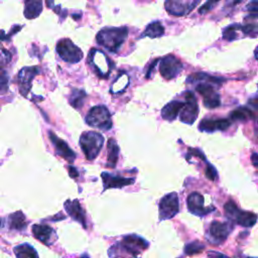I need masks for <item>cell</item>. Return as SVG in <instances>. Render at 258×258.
Segmentation results:
<instances>
[{
  "label": "cell",
  "instance_id": "obj_20",
  "mask_svg": "<svg viewBox=\"0 0 258 258\" xmlns=\"http://www.w3.org/2000/svg\"><path fill=\"white\" fill-rule=\"evenodd\" d=\"M65 209H66L67 213L69 214V216L72 219H74L75 221H77L80 224H82V226L84 228L87 227L86 215H85V212H84L83 208L81 207V205H80L78 200H74V201L68 200L65 203Z\"/></svg>",
  "mask_w": 258,
  "mask_h": 258
},
{
  "label": "cell",
  "instance_id": "obj_28",
  "mask_svg": "<svg viewBox=\"0 0 258 258\" xmlns=\"http://www.w3.org/2000/svg\"><path fill=\"white\" fill-rule=\"evenodd\" d=\"M87 98V94L83 91V90H77L74 89L72 91V94L70 96V103L71 105L76 108V109H80L83 107L84 105V101Z\"/></svg>",
  "mask_w": 258,
  "mask_h": 258
},
{
  "label": "cell",
  "instance_id": "obj_25",
  "mask_svg": "<svg viewBox=\"0 0 258 258\" xmlns=\"http://www.w3.org/2000/svg\"><path fill=\"white\" fill-rule=\"evenodd\" d=\"M43 11L42 2H27L25 9V16L29 20L37 19Z\"/></svg>",
  "mask_w": 258,
  "mask_h": 258
},
{
  "label": "cell",
  "instance_id": "obj_40",
  "mask_svg": "<svg viewBox=\"0 0 258 258\" xmlns=\"http://www.w3.org/2000/svg\"><path fill=\"white\" fill-rule=\"evenodd\" d=\"M81 258H89V257H87V256H84V257H81Z\"/></svg>",
  "mask_w": 258,
  "mask_h": 258
},
{
  "label": "cell",
  "instance_id": "obj_27",
  "mask_svg": "<svg viewBox=\"0 0 258 258\" xmlns=\"http://www.w3.org/2000/svg\"><path fill=\"white\" fill-rule=\"evenodd\" d=\"M232 120H238V121H244L248 119H255V114L251 109L247 107H241L231 112L230 114Z\"/></svg>",
  "mask_w": 258,
  "mask_h": 258
},
{
  "label": "cell",
  "instance_id": "obj_15",
  "mask_svg": "<svg viewBox=\"0 0 258 258\" xmlns=\"http://www.w3.org/2000/svg\"><path fill=\"white\" fill-rule=\"evenodd\" d=\"M49 137H50V140L55 147L57 155L62 157L64 160H66L69 163H74L75 160H76V154L69 148L67 143L62 141L60 138H58L52 132L49 133Z\"/></svg>",
  "mask_w": 258,
  "mask_h": 258
},
{
  "label": "cell",
  "instance_id": "obj_38",
  "mask_svg": "<svg viewBox=\"0 0 258 258\" xmlns=\"http://www.w3.org/2000/svg\"><path fill=\"white\" fill-rule=\"evenodd\" d=\"M252 162H253L254 167L256 168L257 167V154L256 153H253V155H252Z\"/></svg>",
  "mask_w": 258,
  "mask_h": 258
},
{
  "label": "cell",
  "instance_id": "obj_37",
  "mask_svg": "<svg viewBox=\"0 0 258 258\" xmlns=\"http://www.w3.org/2000/svg\"><path fill=\"white\" fill-rule=\"evenodd\" d=\"M69 174H70L71 178H74V179L78 178V176H79L77 170L75 168H73V167H69Z\"/></svg>",
  "mask_w": 258,
  "mask_h": 258
},
{
  "label": "cell",
  "instance_id": "obj_5",
  "mask_svg": "<svg viewBox=\"0 0 258 258\" xmlns=\"http://www.w3.org/2000/svg\"><path fill=\"white\" fill-rule=\"evenodd\" d=\"M88 63L98 77L102 79H107L114 67L111 60L101 51L92 49L89 53Z\"/></svg>",
  "mask_w": 258,
  "mask_h": 258
},
{
  "label": "cell",
  "instance_id": "obj_26",
  "mask_svg": "<svg viewBox=\"0 0 258 258\" xmlns=\"http://www.w3.org/2000/svg\"><path fill=\"white\" fill-rule=\"evenodd\" d=\"M10 227L14 230H24L27 228V220L23 212H17L10 216Z\"/></svg>",
  "mask_w": 258,
  "mask_h": 258
},
{
  "label": "cell",
  "instance_id": "obj_24",
  "mask_svg": "<svg viewBox=\"0 0 258 258\" xmlns=\"http://www.w3.org/2000/svg\"><path fill=\"white\" fill-rule=\"evenodd\" d=\"M15 253L18 258H39L36 249L28 243L17 246L15 248Z\"/></svg>",
  "mask_w": 258,
  "mask_h": 258
},
{
  "label": "cell",
  "instance_id": "obj_35",
  "mask_svg": "<svg viewBox=\"0 0 258 258\" xmlns=\"http://www.w3.org/2000/svg\"><path fill=\"white\" fill-rule=\"evenodd\" d=\"M247 11L250 12V15L253 13V14H257L258 12V5H257V2H252L251 4L248 5L247 7Z\"/></svg>",
  "mask_w": 258,
  "mask_h": 258
},
{
  "label": "cell",
  "instance_id": "obj_7",
  "mask_svg": "<svg viewBox=\"0 0 258 258\" xmlns=\"http://www.w3.org/2000/svg\"><path fill=\"white\" fill-rule=\"evenodd\" d=\"M57 53L67 63L77 64L83 58V52L71 40L63 39L57 44Z\"/></svg>",
  "mask_w": 258,
  "mask_h": 258
},
{
  "label": "cell",
  "instance_id": "obj_12",
  "mask_svg": "<svg viewBox=\"0 0 258 258\" xmlns=\"http://www.w3.org/2000/svg\"><path fill=\"white\" fill-rule=\"evenodd\" d=\"M196 90L204 97V105L207 108L214 109L221 105V98L216 89L209 83H201Z\"/></svg>",
  "mask_w": 258,
  "mask_h": 258
},
{
  "label": "cell",
  "instance_id": "obj_8",
  "mask_svg": "<svg viewBox=\"0 0 258 258\" xmlns=\"http://www.w3.org/2000/svg\"><path fill=\"white\" fill-rule=\"evenodd\" d=\"M233 229V225L229 222H219L214 221L211 223L207 233V240L215 245H219L223 243Z\"/></svg>",
  "mask_w": 258,
  "mask_h": 258
},
{
  "label": "cell",
  "instance_id": "obj_22",
  "mask_svg": "<svg viewBox=\"0 0 258 258\" xmlns=\"http://www.w3.org/2000/svg\"><path fill=\"white\" fill-rule=\"evenodd\" d=\"M107 167L108 168H115L116 164L118 162V157H119V147L116 143L115 140L110 139L107 144Z\"/></svg>",
  "mask_w": 258,
  "mask_h": 258
},
{
  "label": "cell",
  "instance_id": "obj_18",
  "mask_svg": "<svg viewBox=\"0 0 258 258\" xmlns=\"http://www.w3.org/2000/svg\"><path fill=\"white\" fill-rule=\"evenodd\" d=\"M39 74L37 67H26L19 74V83L21 92L24 96H27L32 87V81Z\"/></svg>",
  "mask_w": 258,
  "mask_h": 258
},
{
  "label": "cell",
  "instance_id": "obj_3",
  "mask_svg": "<svg viewBox=\"0 0 258 258\" xmlns=\"http://www.w3.org/2000/svg\"><path fill=\"white\" fill-rule=\"evenodd\" d=\"M104 145L102 135L95 132H86L80 138V147L88 161H94Z\"/></svg>",
  "mask_w": 258,
  "mask_h": 258
},
{
  "label": "cell",
  "instance_id": "obj_31",
  "mask_svg": "<svg viewBox=\"0 0 258 258\" xmlns=\"http://www.w3.org/2000/svg\"><path fill=\"white\" fill-rule=\"evenodd\" d=\"M204 249H205V246L202 243L195 241V242H192V243L186 245L185 252L187 255H195V254L201 253Z\"/></svg>",
  "mask_w": 258,
  "mask_h": 258
},
{
  "label": "cell",
  "instance_id": "obj_33",
  "mask_svg": "<svg viewBox=\"0 0 258 258\" xmlns=\"http://www.w3.org/2000/svg\"><path fill=\"white\" fill-rule=\"evenodd\" d=\"M206 177L211 180V181H215L217 176H218V173L216 171V169L212 166V165H208L207 168H206Z\"/></svg>",
  "mask_w": 258,
  "mask_h": 258
},
{
  "label": "cell",
  "instance_id": "obj_1",
  "mask_svg": "<svg viewBox=\"0 0 258 258\" xmlns=\"http://www.w3.org/2000/svg\"><path fill=\"white\" fill-rule=\"evenodd\" d=\"M149 245L147 240L138 235H127L112 245L108 254L110 258H141L142 253L149 248Z\"/></svg>",
  "mask_w": 258,
  "mask_h": 258
},
{
  "label": "cell",
  "instance_id": "obj_32",
  "mask_svg": "<svg viewBox=\"0 0 258 258\" xmlns=\"http://www.w3.org/2000/svg\"><path fill=\"white\" fill-rule=\"evenodd\" d=\"M9 88V75L6 70L0 67V92L7 91Z\"/></svg>",
  "mask_w": 258,
  "mask_h": 258
},
{
  "label": "cell",
  "instance_id": "obj_10",
  "mask_svg": "<svg viewBox=\"0 0 258 258\" xmlns=\"http://www.w3.org/2000/svg\"><path fill=\"white\" fill-rule=\"evenodd\" d=\"M186 102L180 112V120L187 124H193L199 115V106L195 95L192 92L185 94Z\"/></svg>",
  "mask_w": 258,
  "mask_h": 258
},
{
  "label": "cell",
  "instance_id": "obj_36",
  "mask_svg": "<svg viewBox=\"0 0 258 258\" xmlns=\"http://www.w3.org/2000/svg\"><path fill=\"white\" fill-rule=\"evenodd\" d=\"M208 256L210 258H230L229 256H226L225 254H222V253H219V252H216V251H210L208 253Z\"/></svg>",
  "mask_w": 258,
  "mask_h": 258
},
{
  "label": "cell",
  "instance_id": "obj_21",
  "mask_svg": "<svg viewBox=\"0 0 258 258\" xmlns=\"http://www.w3.org/2000/svg\"><path fill=\"white\" fill-rule=\"evenodd\" d=\"M184 106V102L182 101H172L168 103L163 109H162V117L169 121H174L177 119L178 115L180 114L182 108Z\"/></svg>",
  "mask_w": 258,
  "mask_h": 258
},
{
  "label": "cell",
  "instance_id": "obj_2",
  "mask_svg": "<svg viewBox=\"0 0 258 258\" xmlns=\"http://www.w3.org/2000/svg\"><path fill=\"white\" fill-rule=\"evenodd\" d=\"M127 36V28H105L98 33L96 41L99 46L105 48L109 52L116 53L124 44Z\"/></svg>",
  "mask_w": 258,
  "mask_h": 258
},
{
  "label": "cell",
  "instance_id": "obj_17",
  "mask_svg": "<svg viewBox=\"0 0 258 258\" xmlns=\"http://www.w3.org/2000/svg\"><path fill=\"white\" fill-rule=\"evenodd\" d=\"M231 126V121L228 119H215V118H205L201 121L199 125V129L201 132L205 133H214L217 131L223 132Z\"/></svg>",
  "mask_w": 258,
  "mask_h": 258
},
{
  "label": "cell",
  "instance_id": "obj_30",
  "mask_svg": "<svg viewBox=\"0 0 258 258\" xmlns=\"http://www.w3.org/2000/svg\"><path fill=\"white\" fill-rule=\"evenodd\" d=\"M242 33V26L239 24L232 25L224 30L223 33V39L229 42L235 41L238 39V34Z\"/></svg>",
  "mask_w": 258,
  "mask_h": 258
},
{
  "label": "cell",
  "instance_id": "obj_39",
  "mask_svg": "<svg viewBox=\"0 0 258 258\" xmlns=\"http://www.w3.org/2000/svg\"><path fill=\"white\" fill-rule=\"evenodd\" d=\"M7 37H6V34H5V32H3V31H0V40H5Z\"/></svg>",
  "mask_w": 258,
  "mask_h": 258
},
{
  "label": "cell",
  "instance_id": "obj_23",
  "mask_svg": "<svg viewBox=\"0 0 258 258\" xmlns=\"http://www.w3.org/2000/svg\"><path fill=\"white\" fill-rule=\"evenodd\" d=\"M165 35V28L160 22H154L148 26L144 34L142 35L141 38H151V39H157L161 38Z\"/></svg>",
  "mask_w": 258,
  "mask_h": 258
},
{
  "label": "cell",
  "instance_id": "obj_19",
  "mask_svg": "<svg viewBox=\"0 0 258 258\" xmlns=\"http://www.w3.org/2000/svg\"><path fill=\"white\" fill-rule=\"evenodd\" d=\"M101 177H102V180H103L104 190H108V189H121V188H124L126 186L133 185L136 182L135 179L122 178V177L111 175L109 173H102Z\"/></svg>",
  "mask_w": 258,
  "mask_h": 258
},
{
  "label": "cell",
  "instance_id": "obj_13",
  "mask_svg": "<svg viewBox=\"0 0 258 258\" xmlns=\"http://www.w3.org/2000/svg\"><path fill=\"white\" fill-rule=\"evenodd\" d=\"M200 2H179V0H169L165 4L167 12L176 17H183L189 15Z\"/></svg>",
  "mask_w": 258,
  "mask_h": 258
},
{
  "label": "cell",
  "instance_id": "obj_4",
  "mask_svg": "<svg viewBox=\"0 0 258 258\" xmlns=\"http://www.w3.org/2000/svg\"><path fill=\"white\" fill-rule=\"evenodd\" d=\"M86 123L101 131H109L112 127V119L108 108L103 105L92 107L86 116Z\"/></svg>",
  "mask_w": 258,
  "mask_h": 258
},
{
  "label": "cell",
  "instance_id": "obj_29",
  "mask_svg": "<svg viewBox=\"0 0 258 258\" xmlns=\"http://www.w3.org/2000/svg\"><path fill=\"white\" fill-rule=\"evenodd\" d=\"M129 81H131V80H129V78L126 74H124V73L120 74L119 77L117 78V80L112 85V87H115V86H117V87L111 89V93L119 94V93L124 92L125 89L127 88V86L129 85Z\"/></svg>",
  "mask_w": 258,
  "mask_h": 258
},
{
  "label": "cell",
  "instance_id": "obj_14",
  "mask_svg": "<svg viewBox=\"0 0 258 258\" xmlns=\"http://www.w3.org/2000/svg\"><path fill=\"white\" fill-rule=\"evenodd\" d=\"M188 209L192 214L199 217L206 216L215 210L214 207H205L204 197L197 192L188 197Z\"/></svg>",
  "mask_w": 258,
  "mask_h": 258
},
{
  "label": "cell",
  "instance_id": "obj_11",
  "mask_svg": "<svg viewBox=\"0 0 258 258\" xmlns=\"http://www.w3.org/2000/svg\"><path fill=\"white\" fill-rule=\"evenodd\" d=\"M184 66L180 59L175 57L174 55L166 56L161 60L160 71L162 76L167 80L175 79L183 70Z\"/></svg>",
  "mask_w": 258,
  "mask_h": 258
},
{
  "label": "cell",
  "instance_id": "obj_34",
  "mask_svg": "<svg viewBox=\"0 0 258 258\" xmlns=\"http://www.w3.org/2000/svg\"><path fill=\"white\" fill-rule=\"evenodd\" d=\"M217 5H218L217 2H208V3H206V4L199 10V13H200L201 15H204V14L208 13L210 10H212V8L215 7V6H217Z\"/></svg>",
  "mask_w": 258,
  "mask_h": 258
},
{
  "label": "cell",
  "instance_id": "obj_6",
  "mask_svg": "<svg viewBox=\"0 0 258 258\" xmlns=\"http://www.w3.org/2000/svg\"><path fill=\"white\" fill-rule=\"evenodd\" d=\"M226 215L235 222L243 227H252L256 224L257 216L252 212H245L238 209L236 204L232 201H229L224 206Z\"/></svg>",
  "mask_w": 258,
  "mask_h": 258
},
{
  "label": "cell",
  "instance_id": "obj_9",
  "mask_svg": "<svg viewBox=\"0 0 258 258\" xmlns=\"http://www.w3.org/2000/svg\"><path fill=\"white\" fill-rule=\"evenodd\" d=\"M180 210L179 197L177 193L166 195L160 202V220H169L174 218Z\"/></svg>",
  "mask_w": 258,
  "mask_h": 258
},
{
  "label": "cell",
  "instance_id": "obj_16",
  "mask_svg": "<svg viewBox=\"0 0 258 258\" xmlns=\"http://www.w3.org/2000/svg\"><path fill=\"white\" fill-rule=\"evenodd\" d=\"M33 234L38 240L47 246L54 244L58 238L56 231L49 225H34Z\"/></svg>",
  "mask_w": 258,
  "mask_h": 258
}]
</instances>
